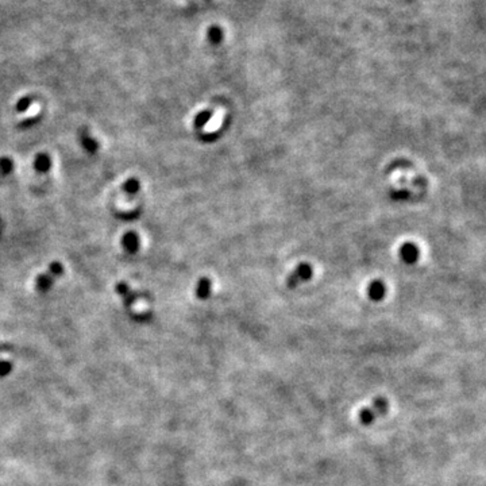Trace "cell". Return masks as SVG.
Wrapping results in <instances>:
<instances>
[{
	"label": "cell",
	"mask_w": 486,
	"mask_h": 486,
	"mask_svg": "<svg viewBox=\"0 0 486 486\" xmlns=\"http://www.w3.org/2000/svg\"><path fill=\"white\" fill-rule=\"evenodd\" d=\"M64 273V266L61 262L54 261L50 263V266L47 269V272L39 274L37 277V289L42 293H45L51 288L53 282L56 281L57 277H60Z\"/></svg>",
	"instance_id": "cell-1"
},
{
	"label": "cell",
	"mask_w": 486,
	"mask_h": 486,
	"mask_svg": "<svg viewBox=\"0 0 486 486\" xmlns=\"http://www.w3.org/2000/svg\"><path fill=\"white\" fill-rule=\"evenodd\" d=\"M312 274H313V270L312 268H311V265H308V263H300V265H299V266H297L289 276H288V278H286V286H288L289 289H293V288H296L299 284L308 281V279L312 277Z\"/></svg>",
	"instance_id": "cell-2"
},
{
	"label": "cell",
	"mask_w": 486,
	"mask_h": 486,
	"mask_svg": "<svg viewBox=\"0 0 486 486\" xmlns=\"http://www.w3.org/2000/svg\"><path fill=\"white\" fill-rule=\"evenodd\" d=\"M398 254H400V257H401V259L404 262L411 265V263H415L417 259H419L420 250L419 247L416 246L415 243L407 242V243H404V245L400 247Z\"/></svg>",
	"instance_id": "cell-3"
},
{
	"label": "cell",
	"mask_w": 486,
	"mask_h": 486,
	"mask_svg": "<svg viewBox=\"0 0 486 486\" xmlns=\"http://www.w3.org/2000/svg\"><path fill=\"white\" fill-rule=\"evenodd\" d=\"M122 246L129 254H135L138 253L140 249V239L139 235L134 232V231H129L123 235L122 238Z\"/></svg>",
	"instance_id": "cell-4"
},
{
	"label": "cell",
	"mask_w": 486,
	"mask_h": 486,
	"mask_svg": "<svg viewBox=\"0 0 486 486\" xmlns=\"http://www.w3.org/2000/svg\"><path fill=\"white\" fill-rule=\"evenodd\" d=\"M115 291H116L117 295L122 296L126 307L130 308L134 305L135 300H137V293L131 291V288L126 282H117L116 285H115Z\"/></svg>",
	"instance_id": "cell-5"
},
{
	"label": "cell",
	"mask_w": 486,
	"mask_h": 486,
	"mask_svg": "<svg viewBox=\"0 0 486 486\" xmlns=\"http://www.w3.org/2000/svg\"><path fill=\"white\" fill-rule=\"evenodd\" d=\"M34 168L39 173H47L51 168V158L46 153H39L34 160Z\"/></svg>",
	"instance_id": "cell-6"
},
{
	"label": "cell",
	"mask_w": 486,
	"mask_h": 486,
	"mask_svg": "<svg viewBox=\"0 0 486 486\" xmlns=\"http://www.w3.org/2000/svg\"><path fill=\"white\" fill-rule=\"evenodd\" d=\"M80 139H81V145L84 147L85 150L88 151L90 154H96L97 150H99V142L92 138L88 133V130H83L80 133Z\"/></svg>",
	"instance_id": "cell-7"
},
{
	"label": "cell",
	"mask_w": 486,
	"mask_h": 486,
	"mask_svg": "<svg viewBox=\"0 0 486 486\" xmlns=\"http://www.w3.org/2000/svg\"><path fill=\"white\" fill-rule=\"evenodd\" d=\"M385 293H386L385 285L381 282L380 279H374V281L369 285V288H368V295H369L370 299L374 300V301H380V300H382L384 296H385Z\"/></svg>",
	"instance_id": "cell-8"
},
{
	"label": "cell",
	"mask_w": 486,
	"mask_h": 486,
	"mask_svg": "<svg viewBox=\"0 0 486 486\" xmlns=\"http://www.w3.org/2000/svg\"><path fill=\"white\" fill-rule=\"evenodd\" d=\"M209 295H211V279L208 277H201L196 286V296L201 300H206L209 297Z\"/></svg>",
	"instance_id": "cell-9"
},
{
	"label": "cell",
	"mask_w": 486,
	"mask_h": 486,
	"mask_svg": "<svg viewBox=\"0 0 486 486\" xmlns=\"http://www.w3.org/2000/svg\"><path fill=\"white\" fill-rule=\"evenodd\" d=\"M212 115H213V112L209 111V110H204V111L199 112V114H197V115L195 116V120H193V126H195L197 130L204 129V127H206V124H207L208 122L212 119Z\"/></svg>",
	"instance_id": "cell-10"
},
{
	"label": "cell",
	"mask_w": 486,
	"mask_h": 486,
	"mask_svg": "<svg viewBox=\"0 0 486 486\" xmlns=\"http://www.w3.org/2000/svg\"><path fill=\"white\" fill-rule=\"evenodd\" d=\"M14 161L10 157H0V174L1 176H10L14 172Z\"/></svg>",
	"instance_id": "cell-11"
},
{
	"label": "cell",
	"mask_w": 486,
	"mask_h": 486,
	"mask_svg": "<svg viewBox=\"0 0 486 486\" xmlns=\"http://www.w3.org/2000/svg\"><path fill=\"white\" fill-rule=\"evenodd\" d=\"M140 189V183L139 180L135 179V177H131V179L126 180V183L123 184V190L127 193V195H135L138 193Z\"/></svg>",
	"instance_id": "cell-12"
},
{
	"label": "cell",
	"mask_w": 486,
	"mask_h": 486,
	"mask_svg": "<svg viewBox=\"0 0 486 486\" xmlns=\"http://www.w3.org/2000/svg\"><path fill=\"white\" fill-rule=\"evenodd\" d=\"M377 417V415L374 414V411L371 408H363L359 414V420L363 425H370L373 424V421Z\"/></svg>",
	"instance_id": "cell-13"
},
{
	"label": "cell",
	"mask_w": 486,
	"mask_h": 486,
	"mask_svg": "<svg viewBox=\"0 0 486 486\" xmlns=\"http://www.w3.org/2000/svg\"><path fill=\"white\" fill-rule=\"evenodd\" d=\"M388 407H389V405H388V401H386L384 397H380V398H375V401L374 404H373L371 409L374 411V414L377 415V416H380V415L386 414Z\"/></svg>",
	"instance_id": "cell-14"
},
{
	"label": "cell",
	"mask_w": 486,
	"mask_h": 486,
	"mask_svg": "<svg viewBox=\"0 0 486 486\" xmlns=\"http://www.w3.org/2000/svg\"><path fill=\"white\" fill-rule=\"evenodd\" d=\"M31 104H33V100L30 99V97H23V99H21V100L18 101V104H17V111L18 112H26L31 107Z\"/></svg>",
	"instance_id": "cell-15"
}]
</instances>
